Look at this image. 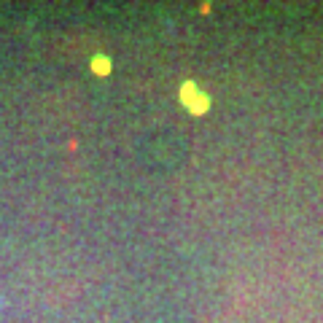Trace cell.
Segmentation results:
<instances>
[{
	"label": "cell",
	"mask_w": 323,
	"mask_h": 323,
	"mask_svg": "<svg viewBox=\"0 0 323 323\" xmlns=\"http://www.w3.org/2000/svg\"><path fill=\"white\" fill-rule=\"evenodd\" d=\"M94 70H97V73H108L111 70V62L102 60V57H97V60H94Z\"/></svg>",
	"instance_id": "1"
}]
</instances>
